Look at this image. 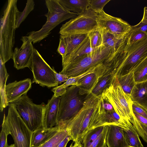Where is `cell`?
<instances>
[{
  "mask_svg": "<svg viewBox=\"0 0 147 147\" xmlns=\"http://www.w3.org/2000/svg\"><path fill=\"white\" fill-rule=\"evenodd\" d=\"M101 95L91 93L86 96L82 108L66 124L65 128L74 142L81 143L84 136L92 126L96 118Z\"/></svg>",
  "mask_w": 147,
  "mask_h": 147,
  "instance_id": "cell-1",
  "label": "cell"
},
{
  "mask_svg": "<svg viewBox=\"0 0 147 147\" xmlns=\"http://www.w3.org/2000/svg\"><path fill=\"white\" fill-rule=\"evenodd\" d=\"M17 0H8L1 19L0 58L4 63L13 57L18 14Z\"/></svg>",
  "mask_w": 147,
  "mask_h": 147,
  "instance_id": "cell-2",
  "label": "cell"
},
{
  "mask_svg": "<svg viewBox=\"0 0 147 147\" xmlns=\"http://www.w3.org/2000/svg\"><path fill=\"white\" fill-rule=\"evenodd\" d=\"M48 12L45 14L47 18L45 23L40 29L32 31L28 34L33 43L40 41L47 37L51 30L62 22L69 18H73L79 14L67 10L59 2L58 0H46Z\"/></svg>",
  "mask_w": 147,
  "mask_h": 147,
  "instance_id": "cell-3",
  "label": "cell"
},
{
  "mask_svg": "<svg viewBox=\"0 0 147 147\" xmlns=\"http://www.w3.org/2000/svg\"><path fill=\"white\" fill-rule=\"evenodd\" d=\"M117 49L102 45L95 48L90 53L63 67L59 73L66 75L69 78L80 75L105 62Z\"/></svg>",
  "mask_w": 147,
  "mask_h": 147,
  "instance_id": "cell-4",
  "label": "cell"
},
{
  "mask_svg": "<svg viewBox=\"0 0 147 147\" xmlns=\"http://www.w3.org/2000/svg\"><path fill=\"white\" fill-rule=\"evenodd\" d=\"M128 33L120 46L119 53L122 63L117 72V76L132 72L137 65L147 57V37L129 44L127 42Z\"/></svg>",
  "mask_w": 147,
  "mask_h": 147,
  "instance_id": "cell-5",
  "label": "cell"
},
{
  "mask_svg": "<svg viewBox=\"0 0 147 147\" xmlns=\"http://www.w3.org/2000/svg\"><path fill=\"white\" fill-rule=\"evenodd\" d=\"M86 96L80 94L79 88L76 85L66 88V93L60 96L57 126L66 128L67 123L82 108Z\"/></svg>",
  "mask_w": 147,
  "mask_h": 147,
  "instance_id": "cell-6",
  "label": "cell"
},
{
  "mask_svg": "<svg viewBox=\"0 0 147 147\" xmlns=\"http://www.w3.org/2000/svg\"><path fill=\"white\" fill-rule=\"evenodd\" d=\"M101 96L112 105L121 118L130 121L133 114V102L130 94L126 93L123 90L117 76L110 86L102 93Z\"/></svg>",
  "mask_w": 147,
  "mask_h": 147,
  "instance_id": "cell-7",
  "label": "cell"
},
{
  "mask_svg": "<svg viewBox=\"0 0 147 147\" xmlns=\"http://www.w3.org/2000/svg\"><path fill=\"white\" fill-rule=\"evenodd\" d=\"M12 103L15 105L20 115L32 132L43 127L46 106L44 103L40 105L34 103L26 93Z\"/></svg>",
  "mask_w": 147,
  "mask_h": 147,
  "instance_id": "cell-8",
  "label": "cell"
},
{
  "mask_svg": "<svg viewBox=\"0 0 147 147\" xmlns=\"http://www.w3.org/2000/svg\"><path fill=\"white\" fill-rule=\"evenodd\" d=\"M3 117L14 140L15 147H31L33 132L25 123L13 103L9 104L7 115L6 116L4 114Z\"/></svg>",
  "mask_w": 147,
  "mask_h": 147,
  "instance_id": "cell-9",
  "label": "cell"
},
{
  "mask_svg": "<svg viewBox=\"0 0 147 147\" xmlns=\"http://www.w3.org/2000/svg\"><path fill=\"white\" fill-rule=\"evenodd\" d=\"M97 13L88 7L75 18L62 25L59 33L62 36L88 34L98 29Z\"/></svg>",
  "mask_w": 147,
  "mask_h": 147,
  "instance_id": "cell-10",
  "label": "cell"
},
{
  "mask_svg": "<svg viewBox=\"0 0 147 147\" xmlns=\"http://www.w3.org/2000/svg\"><path fill=\"white\" fill-rule=\"evenodd\" d=\"M30 68L33 74L32 83L48 88L58 86L53 67L51 68L34 48Z\"/></svg>",
  "mask_w": 147,
  "mask_h": 147,
  "instance_id": "cell-11",
  "label": "cell"
},
{
  "mask_svg": "<svg viewBox=\"0 0 147 147\" xmlns=\"http://www.w3.org/2000/svg\"><path fill=\"white\" fill-rule=\"evenodd\" d=\"M97 14L98 29H105L118 38H123L131 29V26L121 18L108 14L104 10Z\"/></svg>",
  "mask_w": 147,
  "mask_h": 147,
  "instance_id": "cell-12",
  "label": "cell"
},
{
  "mask_svg": "<svg viewBox=\"0 0 147 147\" xmlns=\"http://www.w3.org/2000/svg\"><path fill=\"white\" fill-rule=\"evenodd\" d=\"M21 40L22 45L20 48H15L12 58L14 66L18 70L26 67L30 68L34 48L28 36H22Z\"/></svg>",
  "mask_w": 147,
  "mask_h": 147,
  "instance_id": "cell-13",
  "label": "cell"
},
{
  "mask_svg": "<svg viewBox=\"0 0 147 147\" xmlns=\"http://www.w3.org/2000/svg\"><path fill=\"white\" fill-rule=\"evenodd\" d=\"M32 84L31 79L26 78L19 81H15L6 85L5 92L8 103H12L27 93L31 88Z\"/></svg>",
  "mask_w": 147,
  "mask_h": 147,
  "instance_id": "cell-14",
  "label": "cell"
},
{
  "mask_svg": "<svg viewBox=\"0 0 147 147\" xmlns=\"http://www.w3.org/2000/svg\"><path fill=\"white\" fill-rule=\"evenodd\" d=\"M60 97L53 95L46 105L43 127L50 128L57 126Z\"/></svg>",
  "mask_w": 147,
  "mask_h": 147,
  "instance_id": "cell-15",
  "label": "cell"
},
{
  "mask_svg": "<svg viewBox=\"0 0 147 147\" xmlns=\"http://www.w3.org/2000/svg\"><path fill=\"white\" fill-rule=\"evenodd\" d=\"M106 142L107 147H129L123 128L114 125H109Z\"/></svg>",
  "mask_w": 147,
  "mask_h": 147,
  "instance_id": "cell-16",
  "label": "cell"
},
{
  "mask_svg": "<svg viewBox=\"0 0 147 147\" xmlns=\"http://www.w3.org/2000/svg\"><path fill=\"white\" fill-rule=\"evenodd\" d=\"M94 49L91 47L90 39L88 34L87 36L82 42L71 53L62 59L63 67L90 53Z\"/></svg>",
  "mask_w": 147,
  "mask_h": 147,
  "instance_id": "cell-17",
  "label": "cell"
},
{
  "mask_svg": "<svg viewBox=\"0 0 147 147\" xmlns=\"http://www.w3.org/2000/svg\"><path fill=\"white\" fill-rule=\"evenodd\" d=\"M58 126L50 128L42 127L32 132L31 147H38L53 137L61 129Z\"/></svg>",
  "mask_w": 147,
  "mask_h": 147,
  "instance_id": "cell-18",
  "label": "cell"
},
{
  "mask_svg": "<svg viewBox=\"0 0 147 147\" xmlns=\"http://www.w3.org/2000/svg\"><path fill=\"white\" fill-rule=\"evenodd\" d=\"M130 95L133 102L147 109V81L136 83Z\"/></svg>",
  "mask_w": 147,
  "mask_h": 147,
  "instance_id": "cell-19",
  "label": "cell"
},
{
  "mask_svg": "<svg viewBox=\"0 0 147 147\" xmlns=\"http://www.w3.org/2000/svg\"><path fill=\"white\" fill-rule=\"evenodd\" d=\"M98 80L99 79L94 72L82 78L76 85L79 88L80 94L86 95L91 93Z\"/></svg>",
  "mask_w": 147,
  "mask_h": 147,
  "instance_id": "cell-20",
  "label": "cell"
},
{
  "mask_svg": "<svg viewBox=\"0 0 147 147\" xmlns=\"http://www.w3.org/2000/svg\"><path fill=\"white\" fill-rule=\"evenodd\" d=\"M59 3L69 11L79 14L89 7V0H58Z\"/></svg>",
  "mask_w": 147,
  "mask_h": 147,
  "instance_id": "cell-21",
  "label": "cell"
},
{
  "mask_svg": "<svg viewBox=\"0 0 147 147\" xmlns=\"http://www.w3.org/2000/svg\"><path fill=\"white\" fill-rule=\"evenodd\" d=\"M88 34H72L65 36L60 35V37L63 40L66 47V53L64 58L82 42L87 36Z\"/></svg>",
  "mask_w": 147,
  "mask_h": 147,
  "instance_id": "cell-22",
  "label": "cell"
},
{
  "mask_svg": "<svg viewBox=\"0 0 147 147\" xmlns=\"http://www.w3.org/2000/svg\"><path fill=\"white\" fill-rule=\"evenodd\" d=\"M9 75L7 72L5 63L0 60V94L1 101L0 111L2 112L4 109L9 106L7 100L6 92V83Z\"/></svg>",
  "mask_w": 147,
  "mask_h": 147,
  "instance_id": "cell-23",
  "label": "cell"
},
{
  "mask_svg": "<svg viewBox=\"0 0 147 147\" xmlns=\"http://www.w3.org/2000/svg\"><path fill=\"white\" fill-rule=\"evenodd\" d=\"M123 129L129 147H144L139 135L129 121L127 122V127Z\"/></svg>",
  "mask_w": 147,
  "mask_h": 147,
  "instance_id": "cell-24",
  "label": "cell"
},
{
  "mask_svg": "<svg viewBox=\"0 0 147 147\" xmlns=\"http://www.w3.org/2000/svg\"><path fill=\"white\" fill-rule=\"evenodd\" d=\"M115 76V74H111L100 79L91 93L97 96L101 95L110 86Z\"/></svg>",
  "mask_w": 147,
  "mask_h": 147,
  "instance_id": "cell-25",
  "label": "cell"
},
{
  "mask_svg": "<svg viewBox=\"0 0 147 147\" xmlns=\"http://www.w3.org/2000/svg\"><path fill=\"white\" fill-rule=\"evenodd\" d=\"M132 72L136 83L147 81V57L138 64Z\"/></svg>",
  "mask_w": 147,
  "mask_h": 147,
  "instance_id": "cell-26",
  "label": "cell"
},
{
  "mask_svg": "<svg viewBox=\"0 0 147 147\" xmlns=\"http://www.w3.org/2000/svg\"><path fill=\"white\" fill-rule=\"evenodd\" d=\"M117 77L123 91L126 94H131L136 84L133 72L125 75Z\"/></svg>",
  "mask_w": 147,
  "mask_h": 147,
  "instance_id": "cell-27",
  "label": "cell"
},
{
  "mask_svg": "<svg viewBox=\"0 0 147 147\" xmlns=\"http://www.w3.org/2000/svg\"><path fill=\"white\" fill-rule=\"evenodd\" d=\"M99 30L102 35V45L106 47L117 49L125 37L122 39H119L105 29Z\"/></svg>",
  "mask_w": 147,
  "mask_h": 147,
  "instance_id": "cell-28",
  "label": "cell"
},
{
  "mask_svg": "<svg viewBox=\"0 0 147 147\" xmlns=\"http://www.w3.org/2000/svg\"><path fill=\"white\" fill-rule=\"evenodd\" d=\"M105 126H101L88 131L84 136L81 142L82 147H88L101 133Z\"/></svg>",
  "mask_w": 147,
  "mask_h": 147,
  "instance_id": "cell-29",
  "label": "cell"
},
{
  "mask_svg": "<svg viewBox=\"0 0 147 147\" xmlns=\"http://www.w3.org/2000/svg\"><path fill=\"white\" fill-rule=\"evenodd\" d=\"M69 135L66 128L62 129L53 137L38 147H57Z\"/></svg>",
  "mask_w": 147,
  "mask_h": 147,
  "instance_id": "cell-30",
  "label": "cell"
},
{
  "mask_svg": "<svg viewBox=\"0 0 147 147\" xmlns=\"http://www.w3.org/2000/svg\"><path fill=\"white\" fill-rule=\"evenodd\" d=\"M34 5L35 3L34 0H27L26 6L23 11H19L18 12L16 24V28L19 27L29 13L33 10Z\"/></svg>",
  "mask_w": 147,
  "mask_h": 147,
  "instance_id": "cell-31",
  "label": "cell"
},
{
  "mask_svg": "<svg viewBox=\"0 0 147 147\" xmlns=\"http://www.w3.org/2000/svg\"><path fill=\"white\" fill-rule=\"evenodd\" d=\"M130 121L139 135L147 143V126L140 123L136 118L134 113Z\"/></svg>",
  "mask_w": 147,
  "mask_h": 147,
  "instance_id": "cell-32",
  "label": "cell"
},
{
  "mask_svg": "<svg viewBox=\"0 0 147 147\" xmlns=\"http://www.w3.org/2000/svg\"><path fill=\"white\" fill-rule=\"evenodd\" d=\"M91 47L94 49L102 45V38L100 30L98 29L89 34Z\"/></svg>",
  "mask_w": 147,
  "mask_h": 147,
  "instance_id": "cell-33",
  "label": "cell"
},
{
  "mask_svg": "<svg viewBox=\"0 0 147 147\" xmlns=\"http://www.w3.org/2000/svg\"><path fill=\"white\" fill-rule=\"evenodd\" d=\"M97 67L91 68L80 75L69 78L66 82L61 85L64 88H67L69 86L73 85H76L82 78L94 72Z\"/></svg>",
  "mask_w": 147,
  "mask_h": 147,
  "instance_id": "cell-34",
  "label": "cell"
},
{
  "mask_svg": "<svg viewBox=\"0 0 147 147\" xmlns=\"http://www.w3.org/2000/svg\"><path fill=\"white\" fill-rule=\"evenodd\" d=\"M147 37V34L139 30H130L128 33L127 43L131 44Z\"/></svg>",
  "mask_w": 147,
  "mask_h": 147,
  "instance_id": "cell-35",
  "label": "cell"
},
{
  "mask_svg": "<svg viewBox=\"0 0 147 147\" xmlns=\"http://www.w3.org/2000/svg\"><path fill=\"white\" fill-rule=\"evenodd\" d=\"M2 128L0 134V147H8L7 142L8 135L10 133L5 118L3 117Z\"/></svg>",
  "mask_w": 147,
  "mask_h": 147,
  "instance_id": "cell-36",
  "label": "cell"
},
{
  "mask_svg": "<svg viewBox=\"0 0 147 147\" xmlns=\"http://www.w3.org/2000/svg\"><path fill=\"white\" fill-rule=\"evenodd\" d=\"M108 129V125H105L101 133L88 147H105L106 146V139Z\"/></svg>",
  "mask_w": 147,
  "mask_h": 147,
  "instance_id": "cell-37",
  "label": "cell"
},
{
  "mask_svg": "<svg viewBox=\"0 0 147 147\" xmlns=\"http://www.w3.org/2000/svg\"><path fill=\"white\" fill-rule=\"evenodd\" d=\"M111 0H89L88 7L98 13L103 11L105 5Z\"/></svg>",
  "mask_w": 147,
  "mask_h": 147,
  "instance_id": "cell-38",
  "label": "cell"
},
{
  "mask_svg": "<svg viewBox=\"0 0 147 147\" xmlns=\"http://www.w3.org/2000/svg\"><path fill=\"white\" fill-rule=\"evenodd\" d=\"M132 109L133 112L147 118V109L135 102H133Z\"/></svg>",
  "mask_w": 147,
  "mask_h": 147,
  "instance_id": "cell-39",
  "label": "cell"
},
{
  "mask_svg": "<svg viewBox=\"0 0 147 147\" xmlns=\"http://www.w3.org/2000/svg\"><path fill=\"white\" fill-rule=\"evenodd\" d=\"M101 107L106 112H111L115 111L112 105L107 100L103 98L102 96H101Z\"/></svg>",
  "mask_w": 147,
  "mask_h": 147,
  "instance_id": "cell-40",
  "label": "cell"
},
{
  "mask_svg": "<svg viewBox=\"0 0 147 147\" xmlns=\"http://www.w3.org/2000/svg\"><path fill=\"white\" fill-rule=\"evenodd\" d=\"M51 91L53 92L54 95L55 97H59L66 93V88L63 87L61 85L54 88L51 90Z\"/></svg>",
  "mask_w": 147,
  "mask_h": 147,
  "instance_id": "cell-41",
  "label": "cell"
},
{
  "mask_svg": "<svg viewBox=\"0 0 147 147\" xmlns=\"http://www.w3.org/2000/svg\"><path fill=\"white\" fill-rule=\"evenodd\" d=\"M57 51L62 56V59L64 58L66 53V47L63 40L61 37Z\"/></svg>",
  "mask_w": 147,
  "mask_h": 147,
  "instance_id": "cell-42",
  "label": "cell"
},
{
  "mask_svg": "<svg viewBox=\"0 0 147 147\" xmlns=\"http://www.w3.org/2000/svg\"><path fill=\"white\" fill-rule=\"evenodd\" d=\"M53 70L55 76L56 81L58 84H61L63 82H65L69 79V77L67 75L57 73L55 70L54 67Z\"/></svg>",
  "mask_w": 147,
  "mask_h": 147,
  "instance_id": "cell-43",
  "label": "cell"
},
{
  "mask_svg": "<svg viewBox=\"0 0 147 147\" xmlns=\"http://www.w3.org/2000/svg\"><path fill=\"white\" fill-rule=\"evenodd\" d=\"M131 30H139L147 34V23H143L140 22L137 24L131 26Z\"/></svg>",
  "mask_w": 147,
  "mask_h": 147,
  "instance_id": "cell-44",
  "label": "cell"
},
{
  "mask_svg": "<svg viewBox=\"0 0 147 147\" xmlns=\"http://www.w3.org/2000/svg\"><path fill=\"white\" fill-rule=\"evenodd\" d=\"M133 113L137 119L141 123L147 126V118L142 116L136 112H133Z\"/></svg>",
  "mask_w": 147,
  "mask_h": 147,
  "instance_id": "cell-45",
  "label": "cell"
},
{
  "mask_svg": "<svg viewBox=\"0 0 147 147\" xmlns=\"http://www.w3.org/2000/svg\"><path fill=\"white\" fill-rule=\"evenodd\" d=\"M70 140H72V138L69 135L61 141L57 147H66L67 144Z\"/></svg>",
  "mask_w": 147,
  "mask_h": 147,
  "instance_id": "cell-46",
  "label": "cell"
},
{
  "mask_svg": "<svg viewBox=\"0 0 147 147\" xmlns=\"http://www.w3.org/2000/svg\"><path fill=\"white\" fill-rule=\"evenodd\" d=\"M140 22L143 23H147V7H145L144 8L143 17Z\"/></svg>",
  "mask_w": 147,
  "mask_h": 147,
  "instance_id": "cell-47",
  "label": "cell"
},
{
  "mask_svg": "<svg viewBox=\"0 0 147 147\" xmlns=\"http://www.w3.org/2000/svg\"><path fill=\"white\" fill-rule=\"evenodd\" d=\"M75 142V143L73 145L72 143L69 147H82L81 142Z\"/></svg>",
  "mask_w": 147,
  "mask_h": 147,
  "instance_id": "cell-48",
  "label": "cell"
},
{
  "mask_svg": "<svg viewBox=\"0 0 147 147\" xmlns=\"http://www.w3.org/2000/svg\"><path fill=\"white\" fill-rule=\"evenodd\" d=\"M8 147H15V146L14 144H13L9 145Z\"/></svg>",
  "mask_w": 147,
  "mask_h": 147,
  "instance_id": "cell-49",
  "label": "cell"
},
{
  "mask_svg": "<svg viewBox=\"0 0 147 147\" xmlns=\"http://www.w3.org/2000/svg\"><path fill=\"white\" fill-rule=\"evenodd\" d=\"M105 147H107V145Z\"/></svg>",
  "mask_w": 147,
  "mask_h": 147,
  "instance_id": "cell-50",
  "label": "cell"
},
{
  "mask_svg": "<svg viewBox=\"0 0 147 147\" xmlns=\"http://www.w3.org/2000/svg\"></svg>",
  "mask_w": 147,
  "mask_h": 147,
  "instance_id": "cell-51",
  "label": "cell"
}]
</instances>
